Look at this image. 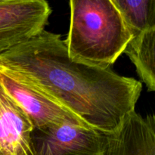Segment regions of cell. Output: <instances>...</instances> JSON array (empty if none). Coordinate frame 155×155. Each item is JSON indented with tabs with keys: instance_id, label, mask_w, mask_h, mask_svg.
Wrapping results in <instances>:
<instances>
[{
	"instance_id": "cell-2",
	"label": "cell",
	"mask_w": 155,
	"mask_h": 155,
	"mask_svg": "<svg viewBox=\"0 0 155 155\" xmlns=\"http://www.w3.org/2000/svg\"><path fill=\"white\" fill-rule=\"evenodd\" d=\"M71 22L64 40L73 58L109 68L133 36L112 0H71Z\"/></svg>"
},
{
	"instance_id": "cell-5",
	"label": "cell",
	"mask_w": 155,
	"mask_h": 155,
	"mask_svg": "<svg viewBox=\"0 0 155 155\" xmlns=\"http://www.w3.org/2000/svg\"><path fill=\"white\" fill-rule=\"evenodd\" d=\"M0 85L26 114L33 128L65 124L89 127L57 102L8 71L0 69Z\"/></svg>"
},
{
	"instance_id": "cell-7",
	"label": "cell",
	"mask_w": 155,
	"mask_h": 155,
	"mask_svg": "<svg viewBox=\"0 0 155 155\" xmlns=\"http://www.w3.org/2000/svg\"><path fill=\"white\" fill-rule=\"evenodd\" d=\"M33 129L26 114L0 85V155H33Z\"/></svg>"
},
{
	"instance_id": "cell-8",
	"label": "cell",
	"mask_w": 155,
	"mask_h": 155,
	"mask_svg": "<svg viewBox=\"0 0 155 155\" xmlns=\"http://www.w3.org/2000/svg\"><path fill=\"white\" fill-rule=\"evenodd\" d=\"M124 52L148 90L155 92V29L133 39Z\"/></svg>"
},
{
	"instance_id": "cell-9",
	"label": "cell",
	"mask_w": 155,
	"mask_h": 155,
	"mask_svg": "<svg viewBox=\"0 0 155 155\" xmlns=\"http://www.w3.org/2000/svg\"><path fill=\"white\" fill-rule=\"evenodd\" d=\"M133 39L155 29V0H112Z\"/></svg>"
},
{
	"instance_id": "cell-1",
	"label": "cell",
	"mask_w": 155,
	"mask_h": 155,
	"mask_svg": "<svg viewBox=\"0 0 155 155\" xmlns=\"http://www.w3.org/2000/svg\"><path fill=\"white\" fill-rule=\"evenodd\" d=\"M0 69L31 85L91 128L115 133L132 112L142 83L73 58L60 35L44 30L0 54Z\"/></svg>"
},
{
	"instance_id": "cell-6",
	"label": "cell",
	"mask_w": 155,
	"mask_h": 155,
	"mask_svg": "<svg viewBox=\"0 0 155 155\" xmlns=\"http://www.w3.org/2000/svg\"><path fill=\"white\" fill-rule=\"evenodd\" d=\"M104 155H155V113L132 112L115 133L106 134Z\"/></svg>"
},
{
	"instance_id": "cell-4",
	"label": "cell",
	"mask_w": 155,
	"mask_h": 155,
	"mask_svg": "<svg viewBox=\"0 0 155 155\" xmlns=\"http://www.w3.org/2000/svg\"><path fill=\"white\" fill-rule=\"evenodd\" d=\"M51 13L45 0H0V54L42 33Z\"/></svg>"
},
{
	"instance_id": "cell-3",
	"label": "cell",
	"mask_w": 155,
	"mask_h": 155,
	"mask_svg": "<svg viewBox=\"0 0 155 155\" xmlns=\"http://www.w3.org/2000/svg\"><path fill=\"white\" fill-rule=\"evenodd\" d=\"M33 155H104L106 133L90 127L65 124L33 128Z\"/></svg>"
}]
</instances>
